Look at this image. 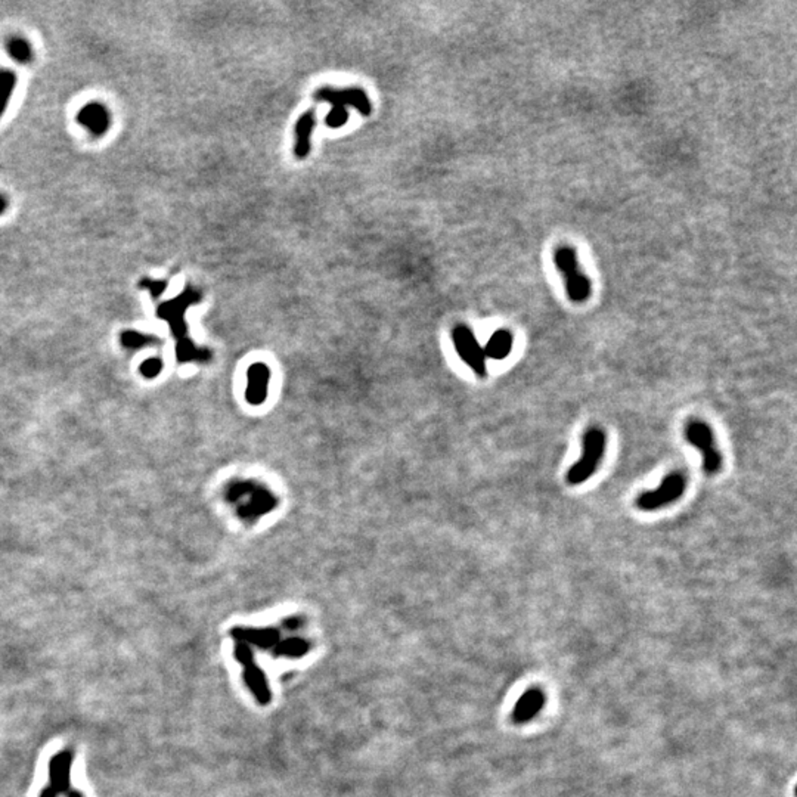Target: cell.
I'll return each instance as SVG.
<instances>
[{
	"mask_svg": "<svg viewBox=\"0 0 797 797\" xmlns=\"http://www.w3.org/2000/svg\"><path fill=\"white\" fill-rule=\"evenodd\" d=\"M607 437L601 428H589L582 439V455L567 472V483L580 484L589 480L600 467L605 452Z\"/></svg>",
	"mask_w": 797,
	"mask_h": 797,
	"instance_id": "1",
	"label": "cell"
},
{
	"mask_svg": "<svg viewBox=\"0 0 797 797\" xmlns=\"http://www.w3.org/2000/svg\"><path fill=\"white\" fill-rule=\"evenodd\" d=\"M554 262L557 269L564 277L565 291L569 299L575 303L586 301L591 296L592 285L589 278L586 277V273L582 272L579 266L576 250L569 247V245L560 247L556 251Z\"/></svg>",
	"mask_w": 797,
	"mask_h": 797,
	"instance_id": "2",
	"label": "cell"
},
{
	"mask_svg": "<svg viewBox=\"0 0 797 797\" xmlns=\"http://www.w3.org/2000/svg\"><path fill=\"white\" fill-rule=\"evenodd\" d=\"M685 440L698 449L703 456V468L708 474H716L722 468V453L717 448L709 424L700 420L688 421L685 425Z\"/></svg>",
	"mask_w": 797,
	"mask_h": 797,
	"instance_id": "3",
	"label": "cell"
},
{
	"mask_svg": "<svg viewBox=\"0 0 797 797\" xmlns=\"http://www.w3.org/2000/svg\"><path fill=\"white\" fill-rule=\"evenodd\" d=\"M686 489V479L682 472L666 476L657 489L644 492L636 499V507L642 511H657L682 498Z\"/></svg>",
	"mask_w": 797,
	"mask_h": 797,
	"instance_id": "4",
	"label": "cell"
},
{
	"mask_svg": "<svg viewBox=\"0 0 797 797\" xmlns=\"http://www.w3.org/2000/svg\"><path fill=\"white\" fill-rule=\"evenodd\" d=\"M453 346L461 358L479 377L486 375L484 350L474 337L472 331L465 325H458L452 330Z\"/></svg>",
	"mask_w": 797,
	"mask_h": 797,
	"instance_id": "5",
	"label": "cell"
},
{
	"mask_svg": "<svg viewBox=\"0 0 797 797\" xmlns=\"http://www.w3.org/2000/svg\"><path fill=\"white\" fill-rule=\"evenodd\" d=\"M315 99L320 102H328L331 106H353L356 111L362 115L368 117L372 113V105L368 99L366 94L360 89H332V87H322L315 94Z\"/></svg>",
	"mask_w": 797,
	"mask_h": 797,
	"instance_id": "6",
	"label": "cell"
},
{
	"mask_svg": "<svg viewBox=\"0 0 797 797\" xmlns=\"http://www.w3.org/2000/svg\"><path fill=\"white\" fill-rule=\"evenodd\" d=\"M74 753L71 750H61L49 760V787H52L58 796H67L71 790V765Z\"/></svg>",
	"mask_w": 797,
	"mask_h": 797,
	"instance_id": "7",
	"label": "cell"
},
{
	"mask_svg": "<svg viewBox=\"0 0 797 797\" xmlns=\"http://www.w3.org/2000/svg\"><path fill=\"white\" fill-rule=\"evenodd\" d=\"M198 300H199V294L196 293V291H194L192 288H187L177 299L164 303L161 308L158 309V316H161L163 319L170 322V325H172L176 335H183V334H185L183 313H185V310H187L189 304H192Z\"/></svg>",
	"mask_w": 797,
	"mask_h": 797,
	"instance_id": "8",
	"label": "cell"
},
{
	"mask_svg": "<svg viewBox=\"0 0 797 797\" xmlns=\"http://www.w3.org/2000/svg\"><path fill=\"white\" fill-rule=\"evenodd\" d=\"M77 121L92 136L101 137L110 130L111 115L103 103L89 102L79 111Z\"/></svg>",
	"mask_w": 797,
	"mask_h": 797,
	"instance_id": "9",
	"label": "cell"
},
{
	"mask_svg": "<svg viewBox=\"0 0 797 797\" xmlns=\"http://www.w3.org/2000/svg\"><path fill=\"white\" fill-rule=\"evenodd\" d=\"M247 378H249V384H247V391H245V397H247V401L251 405H262L265 402V398L268 397L269 381H270V372L268 365L265 363L251 365Z\"/></svg>",
	"mask_w": 797,
	"mask_h": 797,
	"instance_id": "10",
	"label": "cell"
},
{
	"mask_svg": "<svg viewBox=\"0 0 797 797\" xmlns=\"http://www.w3.org/2000/svg\"><path fill=\"white\" fill-rule=\"evenodd\" d=\"M316 125L315 111L304 113L296 125V145L294 154L299 160H304L310 152V136Z\"/></svg>",
	"mask_w": 797,
	"mask_h": 797,
	"instance_id": "11",
	"label": "cell"
},
{
	"mask_svg": "<svg viewBox=\"0 0 797 797\" xmlns=\"http://www.w3.org/2000/svg\"><path fill=\"white\" fill-rule=\"evenodd\" d=\"M513 344H514L513 334L508 330H498L492 334V337H490L486 347H483L484 356L495 360H502L511 353Z\"/></svg>",
	"mask_w": 797,
	"mask_h": 797,
	"instance_id": "12",
	"label": "cell"
},
{
	"mask_svg": "<svg viewBox=\"0 0 797 797\" xmlns=\"http://www.w3.org/2000/svg\"><path fill=\"white\" fill-rule=\"evenodd\" d=\"M544 704V694L539 689H530L517 703L514 710L515 722H526L530 717L538 713Z\"/></svg>",
	"mask_w": 797,
	"mask_h": 797,
	"instance_id": "13",
	"label": "cell"
},
{
	"mask_svg": "<svg viewBox=\"0 0 797 797\" xmlns=\"http://www.w3.org/2000/svg\"><path fill=\"white\" fill-rule=\"evenodd\" d=\"M6 51L18 64H30L33 61V48L24 37L13 36L6 42Z\"/></svg>",
	"mask_w": 797,
	"mask_h": 797,
	"instance_id": "14",
	"label": "cell"
},
{
	"mask_svg": "<svg viewBox=\"0 0 797 797\" xmlns=\"http://www.w3.org/2000/svg\"><path fill=\"white\" fill-rule=\"evenodd\" d=\"M18 77L15 71L8 68H0V117L8 110V105L12 99L13 90L17 87Z\"/></svg>",
	"mask_w": 797,
	"mask_h": 797,
	"instance_id": "15",
	"label": "cell"
},
{
	"mask_svg": "<svg viewBox=\"0 0 797 797\" xmlns=\"http://www.w3.org/2000/svg\"><path fill=\"white\" fill-rule=\"evenodd\" d=\"M347 120H349L347 108H341V106H332L330 114L325 118V123H327L328 127L337 129V127L344 126Z\"/></svg>",
	"mask_w": 797,
	"mask_h": 797,
	"instance_id": "16",
	"label": "cell"
},
{
	"mask_svg": "<svg viewBox=\"0 0 797 797\" xmlns=\"http://www.w3.org/2000/svg\"><path fill=\"white\" fill-rule=\"evenodd\" d=\"M149 340H151V337L144 335L141 332H136V331H126V332L121 334V343L125 344L126 347H132V349L145 346V344H148Z\"/></svg>",
	"mask_w": 797,
	"mask_h": 797,
	"instance_id": "17",
	"label": "cell"
},
{
	"mask_svg": "<svg viewBox=\"0 0 797 797\" xmlns=\"http://www.w3.org/2000/svg\"><path fill=\"white\" fill-rule=\"evenodd\" d=\"M161 366H163V362H161L160 359H156V358H154V359L145 360V362L142 363V366H141V370H142V372H144L145 377L152 378V377H156V375L161 371Z\"/></svg>",
	"mask_w": 797,
	"mask_h": 797,
	"instance_id": "18",
	"label": "cell"
},
{
	"mask_svg": "<svg viewBox=\"0 0 797 797\" xmlns=\"http://www.w3.org/2000/svg\"><path fill=\"white\" fill-rule=\"evenodd\" d=\"M141 287H142V288H145V289H148V291H149V293L152 294V297H158V296H161V294L164 293V289H165L167 284H165L164 281H161V282H160V281H151V280H144V281L141 282Z\"/></svg>",
	"mask_w": 797,
	"mask_h": 797,
	"instance_id": "19",
	"label": "cell"
},
{
	"mask_svg": "<svg viewBox=\"0 0 797 797\" xmlns=\"http://www.w3.org/2000/svg\"><path fill=\"white\" fill-rule=\"evenodd\" d=\"M39 797H59V796L56 794V791H55L52 787L48 786V787H44V789L40 791Z\"/></svg>",
	"mask_w": 797,
	"mask_h": 797,
	"instance_id": "20",
	"label": "cell"
},
{
	"mask_svg": "<svg viewBox=\"0 0 797 797\" xmlns=\"http://www.w3.org/2000/svg\"><path fill=\"white\" fill-rule=\"evenodd\" d=\"M8 210V198L0 194V216Z\"/></svg>",
	"mask_w": 797,
	"mask_h": 797,
	"instance_id": "21",
	"label": "cell"
},
{
	"mask_svg": "<svg viewBox=\"0 0 797 797\" xmlns=\"http://www.w3.org/2000/svg\"><path fill=\"white\" fill-rule=\"evenodd\" d=\"M65 797H84V796H83V794H82V793H80L79 790H74V789H71V790L68 791V794H67Z\"/></svg>",
	"mask_w": 797,
	"mask_h": 797,
	"instance_id": "22",
	"label": "cell"
}]
</instances>
